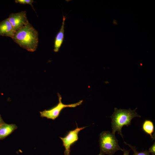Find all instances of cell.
<instances>
[{
	"label": "cell",
	"instance_id": "8fae6325",
	"mask_svg": "<svg viewBox=\"0 0 155 155\" xmlns=\"http://www.w3.org/2000/svg\"><path fill=\"white\" fill-rule=\"evenodd\" d=\"M124 143L126 145L129 146L131 149L132 150L133 152V155H150V153L148 150H146L144 151L139 152L137 151L136 149L135 146H132L125 142H124Z\"/></svg>",
	"mask_w": 155,
	"mask_h": 155
},
{
	"label": "cell",
	"instance_id": "4fadbf2b",
	"mask_svg": "<svg viewBox=\"0 0 155 155\" xmlns=\"http://www.w3.org/2000/svg\"><path fill=\"white\" fill-rule=\"evenodd\" d=\"M155 142H154L153 144L150 147L148 151L149 153H151L152 154H155Z\"/></svg>",
	"mask_w": 155,
	"mask_h": 155
},
{
	"label": "cell",
	"instance_id": "30bf717a",
	"mask_svg": "<svg viewBox=\"0 0 155 155\" xmlns=\"http://www.w3.org/2000/svg\"><path fill=\"white\" fill-rule=\"evenodd\" d=\"M142 129L144 132L149 135L153 140H155V135L153 134L154 126L152 121L149 120H145L143 123Z\"/></svg>",
	"mask_w": 155,
	"mask_h": 155
},
{
	"label": "cell",
	"instance_id": "8992f818",
	"mask_svg": "<svg viewBox=\"0 0 155 155\" xmlns=\"http://www.w3.org/2000/svg\"><path fill=\"white\" fill-rule=\"evenodd\" d=\"M7 18L15 32L23 28L29 23L26 11L11 13Z\"/></svg>",
	"mask_w": 155,
	"mask_h": 155
},
{
	"label": "cell",
	"instance_id": "5b68a950",
	"mask_svg": "<svg viewBox=\"0 0 155 155\" xmlns=\"http://www.w3.org/2000/svg\"><path fill=\"white\" fill-rule=\"evenodd\" d=\"M76 124V128L74 130L69 131L64 137H60L63 142V145L65 148L64 155H70V147L78 139V134L82 130L86 127L79 128Z\"/></svg>",
	"mask_w": 155,
	"mask_h": 155
},
{
	"label": "cell",
	"instance_id": "5bb4252c",
	"mask_svg": "<svg viewBox=\"0 0 155 155\" xmlns=\"http://www.w3.org/2000/svg\"><path fill=\"white\" fill-rule=\"evenodd\" d=\"M123 155H129V152L130 150H127L125 149H123Z\"/></svg>",
	"mask_w": 155,
	"mask_h": 155
},
{
	"label": "cell",
	"instance_id": "3957f363",
	"mask_svg": "<svg viewBox=\"0 0 155 155\" xmlns=\"http://www.w3.org/2000/svg\"><path fill=\"white\" fill-rule=\"evenodd\" d=\"M99 146L100 155H112L118 150L123 151L120 147L115 134L108 131H102L100 135Z\"/></svg>",
	"mask_w": 155,
	"mask_h": 155
},
{
	"label": "cell",
	"instance_id": "ba28073f",
	"mask_svg": "<svg viewBox=\"0 0 155 155\" xmlns=\"http://www.w3.org/2000/svg\"><path fill=\"white\" fill-rule=\"evenodd\" d=\"M66 17L63 16L62 25L59 31L57 33L55 37L54 42V51L58 52L62 44L64 38V25Z\"/></svg>",
	"mask_w": 155,
	"mask_h": 155
},
{
	"label": "cell",
	"instance_id": "277c9868",
	"mask_svg": "<svg viewBox=\"0 0 155 155\" xmlns=\"http://www.w3.org/2000/svg\"><path fill=\"white\" fill-rule=\"evenodd\" d=\"M59 98V103L51 109L45 110L42 111L40 112V116L42 117H45L48 119L55 120L59 115L62 110L66 107H75L77 106L81 105L83 100H81L75 103L65 104H63L61 101L62 97L61 95L58 93Z\"/></svg>",
	"mask_w": 155,
	"mask_h": 155
},
{
	"label": "cell",
	"instance_id": "52a82bcc",
	"mask_svg": "<svg viewBox=\"0 0 155 155\" xmlns=\"http://www.w3.org/2000/svg\"><path fill=\"white\" fill-rule=\"evenodd\" d=\"M15 32L8 18L0 22V35L12 38Z\"/></svg>",
	"mask_w": 155,
	"mask_h": 155
},
{
	"label": "cell",
	"instance_id": "2e32d148",
	"mask_svg": "<svg viewBox=\"0 0 155 155\" xmlns=\"http://www.w3.org/2000/svg\"><path fill=\"white\" fill-rule=\"evenodd\" d=\"M97 155H100V154H98Z\"/></svg>",
	"mask_w": 155,
	"mask_h": 155
},
{
	"label": "cell",
	"instance_id": "9a60e30c",
	"mask_svg": "<svg viewBox=\"0 0 155 155\" xmlns=\"http://www.w3.org/2000/svg\"><path fill=\"white\" fill-rule=\"evenodd\" d=\"M5 123L0 115V125Z\"/></svg>",
	"mask_w": 155,
	"mask_h": 155
},
{
	"label": "cell",
	"instance_id": "9c48e42d",
	"mask_svg": "<svg viewBox=\"0 0 155 155\" xmlns=\"http://www.w3.org/2000/svg\"><path fill=\"white\" fill-rule=\"evenodd\" d=\"M17 128V126L14 124H7L5 123L0 125V139L6 137Z\"/></svg>",
	"mask_w": 155,
	"mask_h": 155
},
{
	"label": "cell",
	"instance_id": "7a4b0ae2",
	"mask_svg": "<svg viewBox=\"0 0 155 155\" xmlns=\"http://www.w3.org/2000/svg\"><path fill=\"white\" fill-rule=\"evenodd\" d=\"M136 108L133 110L130 108L128 109H118L116 108H114V111L112 115L110 117L111 118L112 133L115 134L117 132L123 138V136L121 132L122 128L124 126H127L130 125L132 119L135 117H141L138 115L136 111Z\"/></svg>",
	"mask_w": 155,
	"mask_h": 155
},
{
	"label": "cell",
	"instance_id": "7c38bea8",
	"mask_svg": "<svg viewBox=\"0 0 155 155\" xmlns=\"http://www.w3.org/2000/svg\"><path fill=\"white\" fill-rule=\"evenodd\" d=\"M15 2L17 3L22 4H29L31 6L33 9L35 11L32 4L34 2V1L33 0H16Z\"/></svg>",
	"mask_w": 155,
	"mask_h": 155
},
{
	"label": "cell",
	"instance_id": "6da1fadb",
	"mask_svg": "<svg viewBox=\"0 0 155 155\" xmlns=\"http://www.w3.org/2000/svg\"><path fill=\"white\" fill-rule=\"evenodd\" d=\"M12 38L20 47L29 51L33 52L38 47V32L29 23L16 31Z\"/></svg>",
	"mask_w": 155,
	"mask_h": 155
}]
</instances>
